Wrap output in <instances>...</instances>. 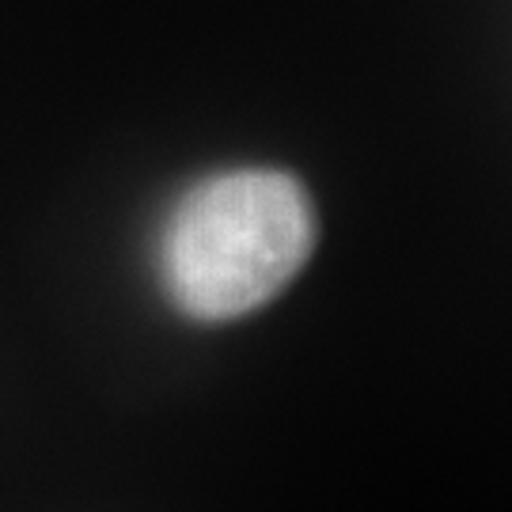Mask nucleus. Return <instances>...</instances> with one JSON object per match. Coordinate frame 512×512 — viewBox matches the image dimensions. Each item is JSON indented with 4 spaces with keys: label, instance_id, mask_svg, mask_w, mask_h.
<instances>
[{
    "label": "nucleus",
    "instance_id": "nucleus-1",
    "mask_svg": "<svg viewBox=\"0 0 512 512\" xmlns=\"http://www.w3.org/2000/svg\"><path fill=\"white\" fill-rule=\"evenodd\" d=\"M319 239L308 186L289 171L209 175L167 217L160 274L171 304L198 323H228L270 304Z\"/></svg>",
    "mask_w": 512,
    "mask_h": 512
}]
</instances>
